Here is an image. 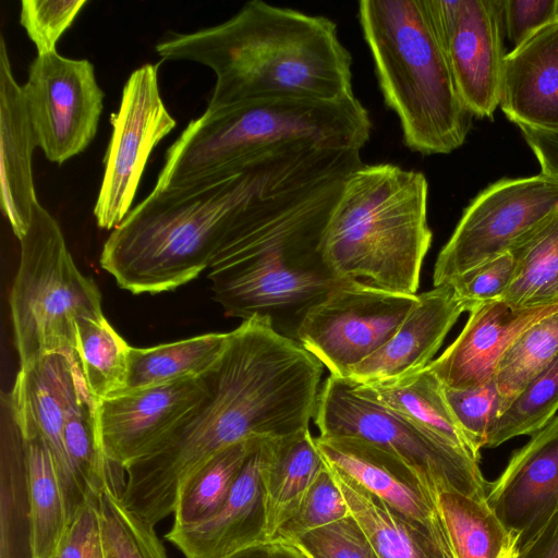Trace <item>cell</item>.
<instances>
[{"mask_svg": "<svg viewBox=\"0 0 558 558\" xmlns=\"http://www.w3.org/2000/svg\"><path fill=\"white\" fill-rule=\"evenodd\" d=\"M323 368L268 319L243 320L203 375L204 398L153 451L125 466V507L155 526L173 513L183 480L220 450L250 438L286 439L310 429Z\"/></svg>", "mask_w": 558, "mask_h": 558, "instance_id": "1", "label": "cell"}, {"mask_svg": "<svg viewBox=\"0 0 558 558\" xmlns=\"http://www.w3.org/2000/svg\"><path fill=\"white\" fill-rule=\"evenodd\" d=\"M351 157L350 149L293 150L190 185L153 189L109 234L100 266L133 294L175 290L208 269L260 197L336 171Z\"/></svg>", "mask_w": 558, "mask_h": 558, "instance_id": "2", "label": "cell"}, {"mask_svg": "<svg viewBox=\"0 0 558 558\" xmlns=\"http://www.w3.org/2000/svg\"><path fill=\"white\" fill-rule=\"evenodd\" d=\"M354 170L283 185L250 208L208 267L225 315L268 319L278 332L295 339L305 313L344 282L327 266L322 241Z\"/></svg>", "mask_w": 558, "mask_h": 558, "instance_id": "3", "label": "cell"}, {"mask_svg": "<svg viewBox=\"0 0 558 558\" xmlns=\"http://www.w3.org/2000/svg\"><path fill=\"white\" fill-rule=\"evenodd\" d=\"M155 50L162 60L213 70L216 83L207 111L260 99L354 96L353 60L336 23L262 0L246 2L220 24L167 33Z\"/></svg>", "mask_w": 558, "mask_h": 558, "instance_id": "4", "label": "cell"}, {"mask_svg": "<svg viewBox=\"0 0 558 558\" xmlns=\"http://www.w3.org/2000/svg\"><path fill=\"white\" fill-rule=\"evenodd\" d=\"M372 129L355 96L260 99L205 110L168 148L154 190L190 185L293 150H362Z\"/></svg>", "mask_w": 558, "mask_h": 558, "instance_id": "5", "label": "cell"}, {"mask_svg": "<svg viewBox=\"0 0 558 558\" xmlns=\"http://www.w3.org/2000/svg\"><path fill=\"white\" fill-rule=\"evenodd\" d=\"M424 173L392 163L362 165L345 179L322 253L331 272L385 291L415 295L433 232Z\"/></svg>", "mask_w": 558, "mask_h": 558, "instance_id": "6", "label": "cell"}, {"mask_svg": "<svg viewBox=\"0 0 558 558\" xmlns=\"http://www.w3.org/2000/svg\"><path fill=\"white\" fill-rule=\"evenodd\" d=\"M357 16L404 146L424 156L461 147L473 114L459 94L426 0H361Z\"/></svg>", "mask_w": 558, "mask_h": 558, "instance_id": "7", "label": "cell"}, {"mask_svg": "<svg viewBox=\"0 0 558 558\" xmlns=\"http://www.w3.org/2000/svg\"><path fill=\"white\" fill-rule=\"evenodd\" d=\"M20 241L10 312L20 366L46 354L76 351V324L104 316L96 282L84 276L61 227L39 202Z\"/></svg>", "mask_w": 558, "mask_h": 558, "instance_id": "8", "label": "cell"}, {"mask_svg": "<svg viewBox=\"0 0 558 558\" xmlns=\"http://www.w3.org/2000/svg\"><path fill=\"white\" fill-rule=\"evenodd\" d=\"M313 420L319 436L356 437L398 457L437 495L453 490L486 499L489 483L476 458L405 416L356 395L344 378L329 375L324 381Z\"/></svg>", "mask_w": 558, "mask_h": 558, "instance_id": "9", "label": "cell"}, {"mask_svg": "<svg viewBox=\"0 0 558 558\" xmlns=\"http://www.w3.org/2000/svg\"><path fill=\"white\" fill-rule=\"evenodd\" d=\"M558 211V179L539 174L501 179L484 189L464 209L439 252L434 287L449 286L472 268L502 255Z\"/></svg>", "mask_w": 558, "mask_h": 558, "instance_id": "10", "label": "cell"}, {"mask_svg": "<svg viewBox=\"0 0 558 558\" xmlns=\"http://www.w3.org/2000/svg\"><path fill=\"white\" fill-rule=\"evenodd\" d=\"M416 301L417 294L344 281L305 313L295 340L330 375L345 378L391 338Z\"/></svg>", "mask_w": 558, "mask_h": 558, "instance_id": "11", "label": "cell"}, {"mask_svg": "<svg viewBox=\"0 0 558 558\" xmlns=\"http://www.w3.org/2000/svg\"><path fill=\"white\" fill-rule=\"evenodd\" d=\"M159 64L145 63L126 80L104 158V174L94 206L99 228L114 229L131 211L153 149L177 125L160 94Z\"/></svg>", "mask_w": 558, "mask_h": 558, "instance_id": "12", "label": "cell"}, {"mask_svg": "<svg viewBox=\"0 0 558 558\" xmlns=\"http://www.w3.org/2000/svg\"><path fill=\"white\" fill-rule=\"evenodd\" d=\"M38 145L56 163L84 151L96 136L105 93L87 59L37 54L22 86Z\"/></svg>", "mask_w": 558, "mask_h": 558, "instance_id": "13", "label": "cell"}, {"mask_svg": "<svg viewBox=\"0 0 558 558\" xmlns=\"http://www.w3.org/2000/svg\"><path fill=\"white\" fill-rule=\"evenodd\" d=\"M89 393L76 351L46 354L20 366L9 392L13 415L23 435L40 437L53 458L69 523L89 495L69 461L64 426Z\"/></svg>", "mask_w": 558, "mask_h": 558, "instance_id": "14", "label": "cell"}, {"mask_svg": "<svg viewBox=\"0 0 558 558\" xmlns=\"http://www.w3.org/2000/svg\"><path fill=\"white\" fill-rule=\"evenodd\" d=\"M459 94L476 118L500 105L505 59L502 0H426Z\"/></svg>", "mask_w": 558, "mask_h": 558, "instance_id": "15", "label": "cell"}, {"mask_svg": "<svg viewBox=\"0 0 558 558\" xmlns=\"http://www.w3.org/2000/svg\"><path fill=\"white\" fill-rule=\"evenodd\" d=\"M204 377H189L97 401L98 435L106 458L125 469L146 456L204 398Z\"/></svg>", "mask_w": 558, "mask_h": 558, "instance_id": "16", "label": "cell"}, {"mask_svg": "<svg viewBox=\"0 0 558 558\" xmlns=\"http://www.w3.org/2000/svg\"><path fill=\"white\" fill-rule=\"evenodd\" d=\"M486 501L513 536L515 548L558 510V415L513 453L488 484Z\"/></svg>", "mask_w": 558, "mask_h": 558, "instance_id": "17", "label": "cell"}, {"mask_svg": "<svg viewBox=\"0 0 558 558\" xmlns=\"http://www.w3.org/2000/svg\"><path fill=\"white\" fill-rule=\"evenodd\" d=\"M558 311V304L517 308L502 300L474 306L457 339L427 366L452 389L494 380L500 360L532 325Z\"/></svg>", "mask_w": 558, "mask_h": 558, "instance_id": "18", "label": "cell"}, {"mask_svg": "<svg viewBox=\"0 0 558 558\" xmlns=\"http://www.w3.org/2000/svg\"><path fill=\"white\" fill-rule=\"evenodd\" d=\"M315 444L327 465L436 535L449 539L438 510L437 494L401 459L356 437L318 436Z\"/></svg>", "mask_w": 558, "mask_h": 558, "instance_id": "19", "label": "cell"}, {"mask_svg": "<svg viewBox=\"0 0 558 558\" xmlns=\"http://www.w3.org/2000/svg\"><path fill=\"white\" fill-rule=\"evenodd\" d=\"M271 438H262L248 456L228 498L208 519L171 527L166 538L185 558H227L268 543L265 534L263 470Z\"/></svg>", "mask_w": 558, "mask_h": 558, "instance_id": "20", "label": "cell"}, {"mask_svg": "<svg viewBox=\"0 0 558 558\" xmlns=\"http://www.w3.org/2000/svg\"><path fill=\"white\" fill-rule=\"evenodd\" d=\"M464 312L466 306L451 286L417 294L414 307L391 338L353 366L345 379L356 384L392 380L425 368Z\"/></svg>", "mask_w": 558, "mask_h": 558, "instance_id": "21", "label": "cell"}, {"mask_svg": "<svg viewBox=\"0 0 558 558\" xmlns=\"http://www.w3.org/2000/svg\"><path fill=\"white\" fill-rule=\"evenodd\" d=\"M38 138L22 86L15 81L4 37L0 36V204L20 240L28 230L37 201L32 157Z\"/></svg>", "mask_w": 558, "mask_h": 558, "instance_id": "22", "label": "cell"}, {"mask_svg": "<svg viewBox=\"0 0 558 558\" xmlns=\"http://www.w3.org/2000/svg\"><path fill=\"white\" fill-rule=\"evenodd\" d=\"M499 107L517 126L558 133V20L507 52Z\"/></svg>", "mask_w": 558, "mask_h": 558, "instance_id": "23", "label": "cell"}, {"mask_svg": "<svg viewBox=\"0 0 558 558\" xmlns=\"http://www.w3.org/2000/svg\"><path fill=\"white\" fill-rule=\"evenodd\" d=\"M326 466L378 558H456L448 538L404 515L339 470Z\"/></svg>", "mask_w": 558, "mask_h": 558, "instance_id": "24", "label": "cell"}, {"mask_svg": "<svg viewBox=\"0 0 558 558\" xmlns=\"http://www.w3.org/2000/svg\"><path fill=\"white\" fill-rule=\"evenodd\" d=\"M0 558H35L24 436L1 397Z\"/></svg>", "mask_w": 558, "mask_h": 558, "instance_id": "25", "label": "cell"}, {"mask_svg": "<svg viewBox=\"0 0 558 558\" xmlns=\"http://www.w3.org/2000/svg\"><path fill=\"white\" fill-rule=\"evenodd\" d=\"M325 468L310 429L272 440L263 470L266 541L296 512L318 474Z\"/></svg>", "mask_w": 558, "mask_h": 558, "instance_id": "26", "label": "cell"}, {"mask_svg": "<svg viewBox=\"0 0 558 558\" xmlns=\"http://www.w3.org/2000/svg\"><path fill=\"white\" fill-rule=\"evenodd\" d=\"M348 381L356 395L405 416L476 458L449 407L445 386L428 366L399 379Z\"/></svg>", "mask_w": 558, "mask_h": 558, "instance_id": "27", "label": "cell"}, {"mask_svg": "<svg viewBox=\"0 0 558 558\" xmlns=\"http://www.w3.org/2000/svg\"><path fill=\"white\" fill-rule=\"evenodd\" d=\"M229 340L230 332H210L151 348L131 347L121 392L202 377L221 357Z\"/></svg>", "mask_w": 558, "mask_h": 558, "instance_id": "28", "label": "cell"}, {"mask_svg": "<svg viewBox=\"0 0 558 558\" xmlns=\"http://www.w3.org/2000/svg\"><path fill=\"white\" fill-rule=\"evenodd\" d=\"M509 252L514 272L499 300L517 308L558 304V211Z\"/></svg>", "mask_w": 558, "mask_h": 558, "instance_id": "29", "label": "cell"}, {"mask_svg": "<svg viewBox=\"0 0 558 558\" xmlns=\"http://www.w3.org/2000/svg\"><path fill=\"white\" fill-rule=\"evenodd\" d=\"M437 506L456 558H504L514 538L486 499L441 490Z\"/></svg>", "mask_w": 558, "mask_h": 558, "instance_id": "30", "label": "cell"}, {"mask_svg": "<svg viewBox=\"0 0 558 558\" xmlns=\"http://www.w3.org/2000/svg\"><path fill=\"white\" fill-rule=\"evenodd\" d=\"M259 439L250 438L220 450L183 480L177 494L173 527L196 524L220 509Z\"/></svg>", "mask_w": 558, "mask_h": 558, "instance_id": "31", "label": "cell"}, {"mask_svg": "<svg viewBox=\"0 0 558 558\" xmlns=\"http://www.w3.org/2000/svg\"><path fill=\"white\" fill-rule=\"evenodd\" d=\"M23 434V433H22ZM24 436L35 558H51L69 525L53 458L38 436Z\"/></svg>", "mask_w": 558, "mask_h": 558, "instance_id": "32", "label": "cell"}, {"mask_svg": "<svg viewBox=\"0 0 558 558\" xmlns=\"http://www.w3.org/2000/svg\"><path fill=\"white\" fill-rule=\"evenodd\" d=\"M76 352L92 396L97 400L124 390L130 348L105 315L76 324Z\"/></svg>", "mask_w": 558, "mask_h": 558, "instance_id": "33", "label": "cell"}, {"mask_svg": "<svg viewBox=\"0 0 558 558\" xmlns=\"http://www.w3.org/2000/svg\"><path fill=\"white\" fill-rule=\"evenodd\" d=\"M558 355V311L524 330L500 360L495 384L500 414Z\"/></svg>", "mask_w": 558, "mask_h": 558, "instance_id": "34", "label": "cell"}, {"mask_svg": "<svg viewBox=\"0 0 558 558\" xmlns=\"http://www.w3.org/2000/svg\"><path fill=\"white\" fill-rule=\"evenodd\" d=\"M104 558H168L155 526L109 487L96 495Z\"/></svg>", "mask_w": 558, "mask_h": 558, "instance_id": "35", "label": "cell"}, {"mask_svg": "<svg viewBox=\"0 0 558 558\" xmlns=\"http://www.w3.org/2000/svg\"><path fill=\"white\" fill-rule=\"evenodd\" d=\"M558 411V355L517 396L494 422L485 448L521 435H534Z\"/></svg>", "mask_w": 558, "mask_h": 558, "instance_id": "36", "label": "cell"}, {"mask_svg": "<svg viewBox=\"0 0 558 558\" xmlns=\"http://www.w3.org/2000/svg\"><path fill=\"white\" fill-rule=\"evenodd\" d=\"M348 515L347 501L325 464L296 512L280 527L274 541H293Z\"/></svg>", "mask_w": 558, "mask_h": 558, "instance_id": "37", "label": "cell"}, {"mask_svg": "<svg viewBox=\"0 0 558 558\" xmlns=\"http://www.w3.org/2000/svg\"><path fill=\"white\" fill-rule=\"evenodd\" d=\"M445 395L474 456L480 459L489 430L500 415V397L495 380L464 389L445 387Z\"/></svg>", "mask_w": 558, "mask_h": 558, "instance_id": "38", "label": "cell"}, {"mask_svg": "<svg viewBox=\"0 0 558 558\" xmlns=\"http://www.w3.org/2000/svg\"><path fill=\"white\" fill-rule=\"evenodd\" d=\"M86 0H23L20 24L36 47L37 54L56 50V44L72 25Z\"/></svg>", "mask_w": 558, "mask_h": 558, "instance_id": "39", "label": "cell"}, {"mask_svg": "<svg viewBox=\"0 0 558 558\" xmlns=\"http://www.w3.org/2000/svg\"><path fill=\"white\" fill-rule=\"evenodd\" d=\"M290 543L308 558H378L351 514Z\"/></svg>", "mask_w": 558, "mask_h": 558, "instance_id": "40", "label": "cell"}, {"mask_svg": "<svg viewBox=\"0 0 558 558\" xmlns=\"http://www.w3.org/2000/svg\"><path fill=\"white\" fill-rule=\"evenodd\" d=\"M513 272V257L507 252L464 272L449 286L470 312L478 304L499 300L511 282Z\"/></svg>", "mask_w": 558, "mask_h": 558, "instance_id": "41", "label": "cell"}, {"mask_svg": "<svg viewBox=\"0 0 558 558\" xmlns=\"http://www.w3.org/2000/svg\"><path fill=\"white\" fill-rule=\"evenodd\" d=\"M51 558H104L95 495H89L71 520Z\"/></svg>", "mask_w": 558, "mask_h": 558, "instance_id": "42", "label": "cell"}, {"mask_svg": "<svg viewBox=\"0 0 558 558\" xmlns=\"http://www.w3.org/2000/svg\"><path fill=\"white\" fill-rule=\"evenodd\" d=\"M502 20L505 35L515 48L558 20V0H502Z\"/></svg>", "mask_w": 558, "mask_h": 558, "instance_id": "43", "label": "cell"}, {"mask_svg": "<svg viewBox=\"0 0 558 558\" xmlns=\"http://www.w3.org/2000/svg\"><path fill=\"white\" fill-rule=\"evenodd\" d=\"M541 166V172L558 179V133L518 126Z\"/></svg>", "mask_w": 558, "mask_h": 558, "instance_id": "44", "label": "cell"}, {"mask_svg": "<svg viewBox=\"0 0 558 558\" xmlns=\"http://www.w3.org/2000/svg\"><path fill=\"white\" fill-rule=\"evenodd\" d=\"M513 558H558V510L526 543L514 547Z\"/></svg>", "mask_w": 558, "mask_h": 558, "instance_id": "45", "label": "cell"}, {"mask_svg": "<svg viewBox=\"0 0 558 558\" xmlns=\"http://www.w3.org/2000/svg\"><path fill=\"white\" fill-rule=\"evenodd\" d=\"M268 558H307L294 544L283 541L268 542Z\"/></svg>", "mask_w": 558, "mask_h": 558, "instance_id": "46", "label": "cell"}, {"mask_svg": "<svg viewBox=\"0 0 558 558\" xmlns=\"http://www.w3.org/2000/svg\"><path fill=\"white\" fill-rule=\"evenodd\" d=\"M227 558H268V543L254 546Z\"/></svg>", "mask_w": 558, "mask_h": 558, "instance_id": "47", "label": "cell"}, {"mask_svg": "<svg viewBox=\"0 0 558 558\" xmlns=\"http://www.w3.org/2000/svg\"><path fill=\"white\" fill-rule=\"evenodd\" d=\"M514 547L504 557V558H513Z\"/></svg>", "mask_w": 558, "mask_h": 558, "instance_id": "48", "label": "cell"}, {"mask_svg": "<svg viewBox=\"0 0 558 558\" xmlns=\"http://www.w3.org/2000/svg\"><path fill=\"white\" fill-rule=\"evenodd\" d=\"M306 556V555H305ZM307 557V556H306ZM308 558V557H307Z\"/></svg>", "mask_w": 558, "mask_h": 558, "instance_id": "49", "label": "cell"}]
</instances>
